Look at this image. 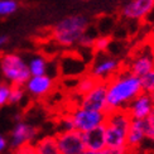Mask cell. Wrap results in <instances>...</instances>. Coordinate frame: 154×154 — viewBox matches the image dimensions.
I'll use <instances>...</instances> for the list:
<instances>
[{
	"label": "cell",
	"instance_id": "1",
	"mask_svg": "<svg viewBox=\"0 0 154 154\" xmlns=\"http://www.w3.org/2000/svg\"><path fill=\"white\" fill-rule=\"evenodd\" d=\"M107 109L106 114L126 109V106L143 92L140 77L131 73L129 69L115 73L110 80H107Z\"/></svg>",
	"mask_w": 154,
	"mask_h": 154
},
{
	"label": "cell",
	"instance_id": "2",
	"mask_svg": "<svg viewBox=\"0 0 154 154\" xmlns=\"http://www.w3.org/2000/svg\"><path fill=\"white\" fill-rule=\"evenodd\" d=\"M131 120L133 119L126 109L114 110L106 114V120L104 124L106 146L126 148V137Z\"/></svg>",
	"mask_w": 154,
	"mask_h": 154
},
{
	"label": "cell",
	"instance_id": "3",
	"mask_svg": "<svg viewBox=\"0 0 154 154\" xmlns=\"http://www.w3.org/2000/svg\"><path fill=\"white\" fill-rule=\"evenodd\" d=\"M88 18L85 15H71L62 19L54 25V41L63 47L79 44L88 28Z\"/></svg>",
	"mask_w": 154,
	"mask_h": 154
},
{
	"label": "cell",
	"instance_id": "4",
	"mask_svg": "<svg viewBox=\"0 0 154 154\" xmlns=\"http://www.w3.org/2000/svg\"><path fill=\"white\" fill-rule=\"evenodd\" d=\"M0 69L5 80L13 86H24L30 77L28 62L17 53L4 54L0 58Z\"/></svg>",
	"mask_w": 154,
	"mask_h": 154
},
{
	"label": "cell",
	"instance_id": "5",
	"mask_svg": "<svg viewBox=\"0 0 154 154\" xmlns=\"http://www.w3.org/2000/svg\"><path fill=\"white\" fill-rule=\"evenodd\" d=\"M69 116L72 118L75 129L83 133V131L91 130L94 128H97L100 125H104L106 120V112L90 110V109L79 106L69 114Z\"/></svg>",
	"mask_w": 154,
	"mask_h": 154
},
{
	"label": "cell",
	"instance_id": "6",
	"mask_svg": "<svg viewBox=\"0 0 154 154\" xmlns=\"http://www.w3.org/2000/svg\"><path fill=\"white\" fill-rule=\"evenodd\" d=\"M80 106L90 110L105 111L107 109V82L97 81V83L85 95H81Z\"/></svg>",
	"mask_w": 154,
	"mask_h": 154
},
{
	"label": "cell",
	"instance_id": "7",
	"mask_svg": "<svg viewBox=\"0 0 154 154\" xmlns=\"http://www.w3.org/2000/svg\"><path fill=\"white\" fill-rule=\"evenodd\" d=\"M56 140L60 154H82V152L86 149L82 133L76 129L60 131L56 135Z\"/></svg>",
	"mask_w": 154,
	"mask_h": 154
},
{
	"label": "cell",
	"instance_id": "8",
	"mask_svg": "<svg viewBox=\"0 0 154 154\" xmlns=\"http://www.w3.org/2000/svg\"><path fill=\"white\" fill-rule=\"evenodd\" d=\"M119 68L120 62L116 58L101 53L95 58L88 75L95 77L97 81H107L119 72Z\"/></svg>",
	"mask_w": 154,
	"mask_h": 154
},
{
	"label": "cell",
	"instance_id": "9",
	"mask_svg": "<svg viewBox=\"0 0 154 154\" xmlns=\"http://www.w3.org/2000/svg\"><path fill=\"white\" fill-rule=\"evenodd\" d=\"M154 110V97L152 94L140 92L129 105L126 106V111L129 112L131 119L144 120Z\"/></svg>",
	"mask_w": 154,
	"mask_h": 154
},
{
	"label": "cell",
	"instance_id": "10",
	"mask_svg": "<svg viewBox=\"0 0 154 154\" xmlns=\"http://www.w3.org/2000/svg\"><path fill=\"white\" fill-rule=\"evenodd\" d=\"M154 9V0H130L123 6L121 14L126 19L139 20L148 17Z\"/></svg>",
	"mask_w": 154,
	"mask_h": 154
},
{
	"label": "cell",
	"instance_id": "11",
	"mask_svg": "<svg viewBox=\"0 0 154 154\" xmlns=\"http://www.w3.org/2000/svg\"><path fill=\"white\" fill-rule=\"evenodd\" d=\"M53 79L51 76L39 75V76H30L29 80L25 82V90L34 97H43L51 92L53 88Z\"/></svg>",
	"mask_w": 154,
	"mask_h": 154
},
{
	"label": "cell",
	"instance_id": "12",
	"mask_svg": "<svg viewBox=\"0 0 154 154\" xmlns=\"http://www.w3.org/2000/svg\"><path fill=\"white\" fill-rule=\"evenodd\" d=\"M145 137V129H144V121L133 119L131 124L129 126V131H128L126 137V148L129 152H134L137 148H139L142 143L144 142Z\"/></svg>",
	"mask_w": 154,
	"mask_h": 154
},
{
	"label": "cell",
	"instance_id": "13",
	"mask_svg": "<svg viewBox=\"0 0 154 154\" xmlns=\"http://www.w3.org/2000/svg\"><path fill=\"white\" fill-rule=\"evenodd\" d=\"M153 68H154V56L152 52L144 51V52L139 53L134 57L128 69H129L131 73L142 77Z\"/></svg>",
	"mask_w": 154,
	"mask_h": 154
},
{
	"label": "cell",
	"instance_id": "14",
	"mask_svg": "<svg viewBox=\"0 0 154 154\" xmlns=\"http://www.w3.org/2000/svg\"><path fill=\"white\" fill-rule=\"evenodd\" d=\"M82 138H83V143L86 145V149L102 150L106 146V137H105L104 125L94 128L91 130L83 131Z\"/></svg>",
	"mask_w": 154,
	"mask_h": 154
},
{
	"label": "cell",
	"instance_id": "15",
	"mask_svg": "<svg viewBox=\"0 0 154 154\" xmlns=\"http://www.w3.org/2000/svg\"><path fill=\"white\" fill-rule=\"evenodd\" d=\"M35 134L37 129L34 126L25 123H18L11 131V146L17 149L20 145L29 143L35 137Z\"/></svg>",
	"mask_w": 154,
	"mask_h": 154
},
{
	"label": "cell",
	"instance_id": "16",
	"mask_svg": "<svg viewBox=\"0 0 154 154\" xmlns=\"http://www.w3.org/2000/svg\"><path fill=\"white\" fill-rule=\"evenodd\" d=\"M28 68H29L30 76L46 75L48 69V62L42 56H33L28 61Z\"/></svg>",
	"mask_w": 154,
	"mask_h": 154
},
{
	"label": "cell",
	"instance_id": "17",
	"mask_svg": "<svg viewBox=\"0 0 154 154\" xmlns=\"http://www.w3.org/2000/svg\"><path fill=\"white\" fill-rule=\"evenodd\" d=\"M37 154H60L56 137H46L35 144Z\"/></svg>",
	"mask_w": 154,
	"mask_h": 154
},
{
	"label": "cell",
	"instance_id": "18",
	"mask_svg": "<svg viewBox=\"0 0 154 154\" xmlns=\"http://www.w3.org/2000/svg\"><path fill=\"white\" fill-rule=\"evenodd\" d=\"M96 83H97V80H96L95 77H92L91 75L82 77L80 80V82L77 83V92H80L81 95H85L96 85Z\"/></svg>",
	"mask_w": 154,
	"mask_h": 154
},
{
	"label": "cell",
	"instance_id": "19",
	"mask_svg": "<svg viewBox=\"0 0 154 154\" xmlns=\"http://www.w3.org/2000/svg\"><path fill=\"white\" fill-rule=\"evenodd\" d=\"M17 0H0V17H9L18 10Z\"/></svg>",
	"mask_w": 154,
	"mask_h": 154
},
{
	"label": "cell",
	"instance_id": "20",
	"mask_svg": "<svg viewBox=\"0 0 154 154\" xmlns=\"http://www.w3.org/2000/svg\"><path fill=\"white\" fill-rule=\"evenodd\" d=\"M140 80H142L143 91L148 94H154V68L140 77Z\"/></svg>",
	"mask_w": 154,
	"mask_h": 154
},
{
	"label": "cell",
	"instance_id": "21",
	"mask_svg": "<svg viewBox=\"0 0 154 154\" xmlns=\"http://www.w3.org/2000/svg\"><path fill=\"white\" fill-rule=\"evenodd\" d=\"M143 121H144V129H145L146 139L154 142V110Z\"/></svg>",
	"mask_w": 154,
	"mask_h": 154
},
{
	"label": "cell",
	"instance_id": "22",
	"mask_svg": "<svg viewBox=\"0 0 154 154\" xmlns=\"http://www.w3.org/2000/svg\"><path fill=\"white\" fill-rule=\"evenodd\" d=\"M24 88L23 86H13L10 90V96H9V102L10 104H18L20 102L24 97Z\"/></svg>",
	"mask_w": 154,
	"mask_h": 154
},
{
	"label": "cell",
	"instance_id": "23",
	"mask_svg": "<svg viewBox=\"0 0 154 154\" xmlns=\"http://www.w3.org/2000/svg\"><path fill=\"white\" fill-rule=\"evenodd\" d=\"M109 44H110V39L107 37H99V38H95V42H94V46L92 48L99 53H104L105 51L107 49Z\"/></svg>",
	"mask_w": 154,
	"mask_h": 154
},
{
	"label": "cell",
	"instance_id": "24",
	"mask_svg": "<svg viewBox=\"0 0 154 154\" xmlns=\"http://www.w3.org/2000/svg\"><path fill=\"white\" fill-rule=\"evenodd\" d=\"M10 90H11V85H6V83L0 85V107L9 102Z\"/></svg>",
	"mask_w": 154,
	"mask_h": 154
},
{
	"label": "cell",
	"instance_id": "25",
	"mask_svg": "<svg viewBox=\"0 0 154 154\" xmlns=\"http://www.w3.org/2000/svg\"><path fill=\"white\" fill-rule=\"evenodd\" d=\"M67 130H75V125L72 118L68 115H65V118H62L61 120V131H67Z\"/></svg>",
	"mask_w": 154,
	"mask_h": 154
},
{
	"label": "cell",
	"instance_id": "26",
	"mask_svg": "<svg viewBox=\"0 0 154 154\" xmlns=\"http://www.w3.org/2000/svg\"><path fill=\"white\" fill-rule=\"evenodd\" d=\"M128 148H114V146H105L101 150V154H129Z\"/></svg>",
	"mask_w": 154,
	"mask_h": 154
},
{
	"label": "cell",
	"instance_id": "27",
	"mask_svg": "<svg viewBox=\"0 0 154 154\" xmlns=\"http://www.w3.org/2000/svg\"><path fill=\"white\" fill-rule=\"evenodd\" d=\"M17 154H37L35 145H30L29 143L23 144L17 148Z\"/></svg>",
	"mask_w": 154,
	"mask_h": 154
},
{
	"label": "cell",
	"instance_id": "28",
	"mask_svg": "<svg viewBox=\"0 0 154 154\" xmlns=\"http://www.w3.org/2000/svg\"><path fill=\"white\" fill-rule=\"evenodd\" d=\"M94 42H95V37L87 34V32H86V33L83 34V37L81 38V41H80L79 44H80V46H82V47H92Z\"/></svg>",
	"mask_w": 154,
	"mask_h": 154
},
{
	"label": "cell",
	"instance_id": "29",
	"mask_svg": "<svg viewBox=\"0 0 154 154\" xmlns=\"http://www.w3.org/2000/svg\"><path fill=\"white\" fill-rule=\"evenodd\" d=\"M6 146H8V142H6V139L0 134V153H3L6 149Z\"/></svg>",
	"mask_w": 154,
	"mask_h": 154
},
{
	"label": "cell",
	"instance_id": "30",
	"mask_svg": "<svg viewBox=\"0 0 154 154\" xmlns=\"http://www.w3.org/2000/svg\"><path fill=\"white\" fill-rule=\"evenodd\" d=\"M82 154H101V150H92V149H85Z\"/></svg>",
	"mask_w": 154,
	"mask_h": 154
},
{
	"label": "cell",
	"instance_id": "31",
	"mask_svg": "<svg viewBox=\"0 0 154 154\" xmlns=\"http://www.w3.org/2000/svg\"><path fill=\"white\" fill-rule=\"evenodd\" d=\"M6 42H8V37L6 35H0V47H3Z\"/></svg>",
	"mask_w": 154,
	"mask_h": 154
},
{
	"label": "cell",
	"instance_id": "32",
	"mask_svg": "<svg viewBox=\"0 0 154 154\" xmlns=\"http://www.w3.org/2000/svg\"><path fill=\"white\" fill-rule=\"evenodd\" d=\"M129 154H133V152H130V153H129Z\"/></svg>",
	"mask_w": 154,
	"mask_h": 154
},
{
	"label": "cell",
	"instance_id": "33",
	"mask_svg": "<svg viewBox=\"0 0 154 154\" xmlns=\"http://www.w3.org/2000/svg\"><path fill=\"white\" fill-rule=\"evenodd\" d=\"M152 95H153V97H154V94H152Z\"/></svg>",
	"mask_w": 154,
	"mask_h": 154
},
{
	"label": "cell",
	"instance_id": "34",
	"mask_svg": "<svg viewBox=\"0 0 154 154\" xmlns=\"http://www.w3.org/2000/svg\"><path fill=\"white\" fill-rule=\"evenodd\" d=\"M0 85H2V82H0Z\"/></svg>",
	"mask_w": 154,
	"mask_h": 154
}]
</instances>
